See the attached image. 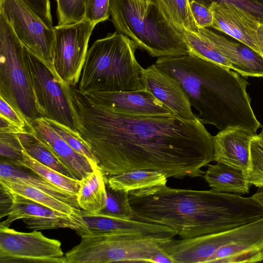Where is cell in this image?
Returning a JSON list of instances; mask_svg holds the SVG:
<instances>
[{
	"label": "cell",
	"instance_id": "6da1fadb",
	"mask_svg": "<svg viewBox=\"0 0 263 263\" xmlns=\"http://www.w3.org/2000/svg\"><path fill=\"white\" fill-rule=\"evenodd\" d=\"M69 92L78 129L104 175L155 170L167 178L202 176L214 161V136L199 119L129 116L107 110L75 86Z\"/></svg>",
	"mask_w": 263,
	"mask_h": 263
},
{
	"label": "cell",
	"instance_id": "7a4b0ae2",
	"mask_svg": "<svg viewBox=\"0 0 263 263\" xmlns=\"http://www.w3.org/2000/svg\"><path fill=\"white\" fill-rule=\"evenodd\" d=\"M134 220L169 227L182 239L229 230L263 218L254 197L170 187L166 185L129 193Z\"/></svg>",
	"mask_w": 263,
	"mask_h": 263
},
{
	"label": "cell",
	"instance_id": "3957f363",
	"mask_svg": "<svg viewBox=\"0 0 263 263\" xmlns=\"http://www.w3.org/2000/svg\"><path fill=\"white\" fill-rule=\"evenodd\" d=\"M155 65L180 83L203 125L220 130L242 127L255 134L261 127L247 92L249 83L237 72L191 54L158 58Z\"/></svg>",
	"mask_w": 263,
	"mask_h": 263
},
{
	"label": "cell",
	"instance_id": "277c9868",
	"mask_svg": "<svg viewBox=\"0 0 263 263\" xmlns=\"http://www.w3.org/2000/svg\"><path fill=\"white\" fill-rule=\"evenodd\" d=\"M138 48L117 31L96 41L87 50L79 90L84 94L144 89L140 78L142 67L135 57Z\"/></svg>",
	"mask_w": 263,
	"mask_h": 263
},
{
	"label": "cell",
	"instance_id": "5b68a950",
	"mask_svg": "<svg viewBox=\"0 0 263 263\" xmlns=\"http://www.w3.org/2000/svg\"><path fill=\"white\" fill-rule=\"evenodd\" d=\"M109 13L117 31L153 57L190 54L181 34L164 18L152 1L110 0Z\"/></svg>",
	"mask_w": 263,
	"mask_h": 263
},
{
	"label": "cell",
	"instance_id": "8992f818",
	"mask_svg": "<svg viewBox=\"0 0 263 263\" xmlns=\"http://www.w3.org/2000/svg\"><path fill=\"white\" fill-rule=\"evenodd\" d=\"M0 96L30 125L42 117L26 62L25 46L1 14Z\"/></svg>",
	"mask_w": 263,
	"mask_h": 263
},
{
	"label": "cell",
	"instance_id": "52a82bcc",
	"mask_svg": "<svg viewBox=\"0 0 263 263\" xmlns=\"http://www.w3.org/2000/svg\"><path fill=\"white\" fill-rule=\"evenodd\" d=\"M65 253L68 263L153 262L162 241L144 236L88 233Z\"/></svg>",
	"mask_w": 263,
	"mask_h": 263
},
{
	"label": "cell",
	"instance_id": "ba28073f",
	"mask_svg": "<svg viewBox=\"0 0 263 263\" xmlns=\"http://www.w3.org/2000/svg\"><path fill=\"white\" fill-rule=\"evenodd\" d=\"M25 56L42 117L54 121L79 133L69 85L25 46Z\"/></svg>",
	"mask_w": 263,
	"mask_h": 263
},
{
	"label": "cell",
	"instance_id": "9c48e42d",
	"mask_svg": "<svg viewBox=\"0 0 263 263\" xmlns=\"http://www.w3.org/2000/svg\"><path fill=\"white\" fill-rule=\"evenodd\" d=\"M0 14L23 45L55 72L54 28L48 27L23 0H0Z\"/></svg>",
	"mask_w": 263,
	"mask_h": 263
},
{
	"label": "cell",
	"instance_id": "30bf717a",
	"mask_svg": "<svg viewBox=\"0 0 263 263\" xmlns=\"http://www.w3.org/2000/svg\"><path fill=\"white\" fill-rule=\"evenodd\" d=\"M68 263L60 241L0 224V263Z\"/></svg>",
	"mask_w": 263,
	"mask_h": 263
},
{
	"label": "cell",
	"instance_id": "8fae6325",
	"mask_svg": "<svg viewBox=\"0 0 263 263\" xmlns=\"http://www.w3.org/2000/svg\"><path fill=\"white\" fill-rule=\"evenodd\" d=\"M96 25L83 20L54 27L53 66L59 78L67 85L79 83L89 38Z\"/></svg>",
	"mask_w": 263,
	"mask_h": 263
},
{
	"label": "cell",
	"instance_id": "7c38bea8",
	"mask_svg": "<svg viewBox=\"0 0 263 263\" xmlns=\"http://www.w3.org/2000/svg\"><path fill=\"white\" fill-rule=\"evenodd\" d=\"M10 197L12 203L6 218L0 224L9 227L14 221L22 219L31 230H43L68 228L80 236L89 233L86 223L43 205L22 196L4 190Z\"/></svg>",
	"mask_w": 263,
	"mask_h": 263
},
{
	"label": "cell",
	"instance_id": "4fadbf2b",
	"mask_svg": "<svg viewBox=\"0 0 263 263\" xmlns=\"http://www.w3.org/2000/svg\"><path fill=\"white\" fill-rule=\"evenodd\" d=\"M83 95L98 106L116 113L140 116L175 115L145 89L135 91L96 92Z\"/></svg>",
	"mask_w": 263,
	"mask_h": 263
},
{
	"label": "cell",
	"instance_id": "5bb4252c",
	"mask_svg": "<svg viewBox=\"0 0 263 263\" xmlns=\"http://www.w3.org/2000/svg\"><path fill=\"white\" fill-rule=\"evenodd\" d=\"M140 78L145 89L166 106L176 116L195 121L188 97L180 83L173 77L159 68L155 64L142 68Z\"/></svg>",
	"mask_w": 263,
	"mask_h": 263
},
{
	"label": "cell",
	"instance_id": "9a60e30c",
	"mask_svg": "<svg viewBox=\"0 0 263 263\" xmlns=\"http://www.w3.org/2000/svg\"><path fill=\"white\" fill-rule=\"evenodd\" d=\"M81 214L91 233L136 235L160 240L174 238L177 235L175 231L160 224L82 210Z\"/></svg>",
	"mask_w": 263,
	"mask_h": 263
},
{
	"label": "cell",
	"instance_id": "2e32d148",
	"mask_svg": "<svg viewBox=\"0 0 263 263\" xmlns=\"http://www.w3.org/2000/svg\"><path fill=\"white\" fill-rule=\"evenodd\" d=\"M209 8L213 14L212 28L243 43L260 54L256 43V32L261 22L257 17L230 4L212 3Z\"/></svg>",
	"mask_w": 263,
	"mask_h": 263
},
{
	"label": "cell",
	"instance_id": "e0dca14e",
	"mask_svg": "<svg viewBox=\"0 0 263 263\" xmlns=\"http://www.w3.org/2000/svg\"><path fill=\"white\" fill-rule=\"evenodd\" d=\"M198 31L230 62L233 70L244 77H263V57L259 53L207 28Z\"/></svg>",
	"mask_w": 263,
	"mask_h": 263
},
{
	"label": "cell",
	"instance_id": "ac0fdd59",
	"mask_svg": "<svg viewBox=\"0 0 263 263\" xmlns=\"http://www.w3.org/2000/svg\"><path fill=\"white\" fill-rule=\"evenodd\" d=\"M256 135L239 126L220 130L214 136V161L240 169L247 174L251 141Z\"/></svg>",
	"mask_w": 263,
	"mask_h": 263
},
{
	"label": "cell",
	"instance_id": "d6986e66",
	"mask_svg": "<svg viewBox=\"0 0 263 263\" xmlns=\"http://www.w3.org/2000/svg\"><path fill=\"white\" fill-rule=\"evenodd\" d=\"M31 125L36 134L51 148L77 179L81 180L98 168L72 148L51 127L45 118L35 119Z\"/></svg>",
	"mask_w": 263,
	"mask_h": 263
},
{
	"label": "cell",
	"instance_id": "ffe728a7",
	"mask_svg": "<svg viewBox=\"0 0 263 263\" xmlns=\"http://www.w3.org/2000/svg\"><path fill=\"white\" fill-rule=\"evenodd\" d=\"M0 186L7 191L24 197L86 223L82 218L78 203L60 198L35 187L9 179L0 178Z\"/></svg>",
	"mask_w": 263,
	"mask_h": 263
},
{
	"label": "cell",
	"instance_id": "44dd1931",
	"mask_svg": "<svg viewBox=\"0 0 263 263\" xmlns=\"http://www.w3.org/2000/svg\"><path fill=\"white\" fill-rule=\"evenodd\" d=\"M208 166L203 177L211 189L238 195L249 193L250 184L242 170L221 162Z\"/></svg>",
	"mask_w": 263,
	"mask_h": 263
},
{
	"label": "cell",
	"instance_id": "7402d4cb",
	"mask_svg": "<svg viewBox=\"0 0 263 263\" xmlns=\"http://www.w3.org/2000/svg\"><path fill=\"white\" fill-rule=\"evenodd\" d=\"M106 178L98 167L80 180L77 198L81 209L90 212L104 210L107 199Z\"/></svg>",
	"mask_w": 263,
	"mask_h": 263
},
{
	"label": "cell",
	"instance_id": "603a6c76",
	"mask_svg": "<svg viewBox=\"0 0 263 263\" xmlns=\"http://www.w3.org/2000/svg\"><path fill=\"white\" fill-rule=\"evenodd\" d=\"M0 178L25 183L60 198L78 203L76 195L62 189L27 168L1 159Z\"/></svg>",
	"mask_w": 263,
	"mask_h": 263
},
{
	"label": "cell",
	"instance_id": "cb8c5ba5",
	"mask_svg": "<svg viewBox=\"0 0 263 263\" xmlns=\"http://www.w3.org/2000/svg\"><path fill=\"white\" fill-rule=\"evenodd\" d=\"M167 177L155 170H137L128 171L106 178V185L114 190L127 193L166 185Z\"/></svg>",
	"mask_w": 263,
	"mask_h": 263
},
{
	"label": "cell",
	"instance_id": "d4e9b609",
	"mask_svg": "<svg viewBox=\"0 0 263 263\" xmlns=\"http://www.w3.org/2000/svg\"><path fill=\"white\" fill-rule=\"evenodd\" d=\"M17 136L24 149L32 158L65 175L76 178L51 148L36 134L33 129Z\"/></svg>",
	"mask_w": 263,
	"mask_h": 263
},
{
	"label": "cell",
	"instance_id": "484cf974",
	"mask_svg": "<svg viewBox=\"0 0 263 263\" xmlns=\"http://www.w3.org/2000/svg\"><path fill=\"white\" fill-rule=\"evenodd\" d=\"M7 161L27 168L62 189L77 195L80 180L69 177L38 162L28 155L24 149L21 160Z\"/></svg>",
	"mask_w": 263,
	"mask_h": 263
},
{
	"label": "cell",
	"instance_id": "4316f807",
	"mask_svg": "<svg viewBox=\"0 0 263 263\" xmlns=\"http://www.w3.org/2000/svg\"><path fill=\"white\" fill-rule=\"evenodd\" d=\"M160 12L176 29L196 32L199 28L193 16L189 0H153Z\"/></svg>",
	"mask_w": 263,
	"mask_h": 263
},
{
	"label": "cell",
	"instance_id": "83f0119b",
	"mask_svg": "<svg viewBox=\"0 0 263 263\" xmlns=\"http://www.w3.org/2000/svg\"><path fill=\"white\" fill-rule=\"evenodd\" d=\"M106 205L102 213L122 218L134 220V212L129 202V193L114 190L106 185Z\"/></svg>",
	"mask_w": 263,
	"mask_h": 263
},
{
	"label": "cell",
	"instance_id": "f1b7e54d",
	"mask_svg": "<svg viewBox=\"0 0 263 263\" xmlns=\"http://www.w3.org/2000/svg\"><path fill=\"white\" fill-rule=\"evenodd\" d=\"M247 178L250 184L263 187V140L258 135L251 141Z\"/></svg>",
	"mask_w": 263,
	"mask_h": 263
},
{
	"label": "cell",
	"instance_id": "f546056e",
	"mask_svg": "<svg viewBox=\"0 0 263 263\" xmlns=\"http://www.w3.org/2000/svg\"><path fill=\"white\" fill-rule=\"evenodd\" d=\"M45 119L51 127L72 148L87 158L94 166L99 167L92 152L86 144L79 133L54 121Z\"/></svg>",
	"mask_w": 263,
	"mask_h": 263
},
{
	"label": "cell",
	"instance_id": "4dcf8cb0",
	"mask_svg": "<svg viewBox=\"0 0 263 263\" xmlns=\"http://www.w3.org/2000/svg\"><path fill=\"white\" fill-rule=\"evenodd\" d=\"M86 0H57L58 25L74 23L85 19Z\"/></svg>",
	"mask_w": 263,
	"mask_h": 263
},
{
	"label": "cell",
	"instance_id": "1f68e13d",
	"mask_svg": "<svg viewBox=\"0 0 263 263\" xmlns=\"http://www.w3.org/2000/svg\"><path fill=\"white\" fill-rule=\"evenodd\" d=\"M24 148L16 134L0 133L1 159L10 161L21 160Z\"/></svg>",
	"mask_w": 263,
	"mask_h": 263
},
{
	"label": "cell",
	"instance_id": "d6a6232c",
	"mask_svg": "<svg viewBox=\"0 0 263 263\" xmlns=\"http://www.w3.org/2000/svg\"><path fill=\"white\" fill-rule=\"evenodd\" d=\"M110 0H86L85 19L97 25L108 19Z\"/></svg>",
	"mask_w": 263,
	"mask_h": 263
},
{
	"label": "cell",
	"instance_id": "836d02e7",
	"mask_svg": "<svg viewBox=\"0 0 263 263\" xmlns=\"http://www.w3.org/2000/svg\"><path fill=\"white\" fill-rule=\"evenodd\" d=\"M195 1L208 7L212 3H224L234 5L249 12L263 23V1L261 0H189Z\"/></svg>",
	"mask_w": 263,
	"mask_h": 263
},
{
	"label": "cell",
	"instance_id": "e575fe53",
	"mask_svg": "<svg viewBox=\"0 0 263 263\" xmlns=\"http://www.w3.org/2000/svg\"><path fill=\"white\" fill-rule=\"evenodd\" d=\"M0 117L6 119L10 124L22 133L33 129L30 125L7 102L0 96Z\"/></svg>",
	"mask_w": 263,
	"mask_h": 263
},
{
	"label": "cell",
	"instance_id": "d590c367",
	"mask_svg": "<svg viewBox=\"0 0 263 263\" xmlns=\"http://www.w3.org/2000/svg\"><path fill=\"white\" fill-rule=\"evenodd\" d=\"M193 16L198 28L212 27L213 14L211 9L195 1L190 2Z\"/></svg>",
	"mask_w": 263,
	"mask_h": 263
},
{
	"label": "cell",
	"instance_id": "8d00e7d4",
	"mask_svg": "<svg viewBox=\"0 0 263 263\" xmlns=\"http://www.w3.org/2000/svg\"><path fill=\"white\" fill-rule=\"evenodd\" d=\"M50 28L53 29L50 0H23Z\"/></svg>",
	"mask_w": 263,
	"mask_h": 263
},
{
	"label": "cell",
	"instance_id": "74e56055",
	"mask_svg": "<svg viewBox=\"0 0 263 263\" xmlns=\"http://www.w3.org/2000/svg\"><path fill=\"white\" fill-rule=\"evenodd\" d=\"M256 43L260 54L263 57V23L258 27L256 32Z\"/></svg>",
	"mask_w": 263,
	"mask_h": 263
},
{
	"label": "cell",
	"instance_id": "f35d334b",
	"mask_svg": "<svg viewBox=\"0 0 263 263\" xmlns=\"http://www.w3.org/2000/svg\"><path fill=\"white\" fill-rule=\"evenodd\" d=\"M253 197L256 199L263 205V195L255 193L253 195Z\"/></svg>",
	"mask_w": 263,
	"mask_h": 263
},
{
	"label": "cell",
	"instance_id": "ab89813d",
	"mask_svg": "<svg viewBox=\"0 0 263 263\" xmlns=\"http://www.w3.org/2000/svg\"><path fill=\"white\" fill-rule=\"evenodd\" d=\"M256 193L257 194L263 195V187L259 188Z\"/></svg>",
	"mask_w": 263,
	"mask_h": 263
},
{
	"label": "cell",
	"instance_id": "60d3db41",
	"mask_svg": "<svg viewBox=\"0 0 263 263\" xmlns=\"http://www.w3.org/2000/svg\"><path fill=\"white\" fill-rule=\"evenodd\" d=\"M258 136L260 137V138L263 140V128Z\"/></svg>",
	"mask_w": 263,
	"mask_h": 263
},
{
	"label": "cell",
	"instance_id": "b9f144b4",
	"mask_svg": "<svg viewBox=\"0 0 263 263\" xmlns=\"http://www.w3.org/2000/svg\"><path fill=\"white\" fill-rule=\"evenodd\" d=\"M140 1H144V2H152L153 0H140Z\"/></svg>",
	"mask_w": 263,
	"mask_h": 263
},
{
	"label": "cell",
	"instance_id": "7bdbcfd3",
	"mask_svg": "<svg viewBox=\"0 0 263 263\" xmlns=\"http://www.w3.org/2000/svg\"><path fill=\"white\" fill-rule=\"evenodd\" d=\"M261 1H263V0H261Z\"/></svg>",
	"mask_w": 263,
	"mask_h": 263
},
{
	"label": "cell",
	"instance_id": "ee69618b",
	"mask_svg": "<svg viewBox=\"0 0 263 263\" xmlns=\"http://www.w3.org/2000/svg\"></svg>",
	"mask_w": 263,
	"mask_h": 263
}]
</instances>
